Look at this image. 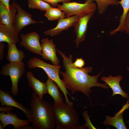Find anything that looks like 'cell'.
Segmentation results:
<instances>
[{
    "mask_svg": "<svg viewBox=\"0 0 129 129\" xmlns=\"http://www.w3.org/2000/svg\"><path fill=\"white\" fill-rule=\"evenodd\" d=\"M47 87L48 93L53 99L54 104H58L63 103L61 95L54 81L48 77L46 82Z\"/></svg>",
    "mask_w": 129,
    "mask_h": 129,
    "instance_id": "cell-20",
    "label": "cell"
},
{
    "mask_svg": "<svg viewBox=\"0 0 129 129\" xmlns=\"http://www.w3.org/2000/svg\"><path fill=\"white\" fill-rule=\"evenodd\" d=\"M118 3L122 6L123 9V12L120 16L119 23L118 27L111 32L113 34L117 32L120 31L124 21L129 10V0H121L118 1Z\"/></svg>",
    "mask_w": 129,
    "mask_h": 129,
    "instance_id": "cell-22",
    "label": "cell"
},
{
    "mask_svg": "<svg viewBox=\"0 0 129 129\" xmlns=\"http://www.w3.org/2000/svg\"><path fill=\"white\" fill-rule=\"evenodd\" d=\"M52 106L56 129H85V126L79 125V117L73 107L66 102Z\"/></svg>",
    "mask_w": 129,
    "mask_h": 129,
    "instance_id": "cell-3",
    "label": "cell"
},
{
    "mask_svg": "<svg viewBox=\"0 0 129 129\" xmlns=\"http://www.w3.org/2000/svg\"><path fill=\"white\" fill-rule=\"evenodd\" d=\"M82 115L86 121L85 125V127L88 128V129H96L91 123L89 118L90 116L88 115L87 111L86 110L83 112Z\"/></svg>",
    "mask_w": 129,
    "mask_h": 129,
    "instance_id": "cell-25",
    "label": "cell"
},
{
    "mask_svg": "<svg viewBox=\"0 0 129 129\" xmlns=\"http://www.w3.org/2000/svg\"><path fill=\"white\" fill-rule=\"evenodd\" d=\"M50 4L53 7L57 6L58 3L60 2L63 3H68L71 2V0H42Z\"/></svg>",
    "mask_w": 129,
    "mask_h": 129,
    "instance_id": "cell-27",
    "label": "cell"
},
{
    "mask_svg": "<svg viewBox=\"0 0 129 129\" xmlns=\"http://www.w3.org/2000/svg\"><path fill=\"white\" fill-rule=\"evenodd\" d=\"M41 42L43 58L50 60L54 65L59 66V62L56 54V45L53 40H50L47 37L43 38Z\"/></svg>",
    "mask_w": 129,
    "mask_h": 129,
    "instance_id": "cell-10",
    "label": "cell"
},
{
    "mask_svg": "<svg viewBox=\"0 0 129 129\" xmlns=\"http://www.w3.org/2000/svg\"><path fill=\"white\" fill-rule=\"evenodd\" d=\"M5 45L3 42L0 43V60H2L4 56V49Z\"/></svg>",
    "mask_w": 129,
    "mask_h": 129,
    "instance_id": "cell-29",
    "label": "cell"
},
{
    "mask_svg": "<svg viewBox=\"0 0 129 129\" xmlns=\"http://www.w3.org/2000/svg\"><path fill=\"white\" fill-rule=\"evenodd\" d=\"M57 7L64 12L66 17L73 15L82 16L95 12L97 8L96 4L93 1L84 3L75 2L63 3L61 5L58 4Z\"/></svg>",
    "mask_w": 129,
    "mask_h": 129,
    "instance_id": "cell-6",
    "label": "cell"
},
{
    "mask_svg": "<svg viewBox=\"0 0 129 129\" xmlns=\"http://www.w3.org/2000/svg\"><path fill=\"white\" fill-rule=\"evenodd\" d=\"M1 111L0 113V121L4 128L9 124L13 125L15 129H19L27 125L30 122L27 120H23L18 118L17 115L12 113L10 111L6 112Z\"/></svg>",
    "mask_w": 129,
    "mask_h": 129,
    "instance_id": "cell-12",
    "label": "cell"
},
{
    "mask_svg": "<svg viewBox=\"0 0 129 129\" xmlns=\"http://www.w3.org/2000/svg\"><path fill=\"white\" fill-rule=\"evenodd\" d=\"M17 9L12 4H10L9 10L4 4L0 2V24L7 26L14 25Z\"/></svg>",
    "mask_w": 129,
    "mask_h": 129,
    "instance_id": "cell-14",
    "label": "cell"
},
{
    "mask_svg": "<svg viewBox=\"0 0 129 129\" xmlns=\"http://www.w3.org/2000/svg\"><path fill=\"white\" fill-rule=\"evenodd\" d=\"M129 100H128L122 108L115 114L114 116H110L108 115L106 116V119L102 124L105 125L113 126L117 129H127L124 121L123 113L126 109L129 108Z\"/></svg>",
    "mask_w": 129,
    "mask_h": 129,
    "instance_id": "cell-17",
    "label": "cell"
},
{
    "mask_svg": "<svg viewBox=\"0 0 129 129\" xmlns=\"http://www.w3.org/2000/svg\"><path fill=\"white\" fill-rule=\"evenodd\" d=\"M19 41L18 33L14 25L7 26L0 24V42L16 44Z\"/></svg>",
    "mask_w": 129,
    "mask_h": 129,
    "instance_id": "cell-15",
    "label": "cell"
},
{
    "mask_svg": "<svg viewBox=\"0 0 129 129\" xmlns=\"http://www.w3.org/2000/svg\"><path fill=\"white\" fill-rule=\"evenodd\" d=\"M16 0H13L14 1H15Z\"/></svg>",
    "mask_w": 129,
    "mask_h": 129,
    "instance_id": "cell-36",
    "label": "cell"
},
{
    "mask_svg": "<svg viewBox=\"0 0 129 129\" xmlns=\"http://www.w3.org/2000/svg\"><path fill=\"white\" fill-rule=\"evenodd\" d=\"M40 37L36 31L21 35L20 45L32 53L41 56L42 48L39 40Z\"/></svg>",
    "mask_w": 129,
    "mask_h": 129,
    "instance_id": "cell-7",
    "label": "cell"
},
{
    "mask_svg": "<svg viewBox=\"0 0 129 129\" xmlns=\"http://www.w3.org/2000/svg\"><path fill=\"white\" fill-rule=\"evenodd\" d=\"M95 1L96 2L98 12L101 14L104 13L110 5L118 6V0H85V2Z\"/></svg>",
    "mask_w": 129,
    "mask_h": 129,
    "instance_id": "cell-21",
    "label": "cell"
},
{
    "mask_svg": "<svg viewBox=\"0 0 129 129\" xmlns=\"http://www.w3.org/2000/svg\"><path fill=\"white\" fill-rule=\"evenodd\" d=\"M120 31L125 32L129 34V10L124 21Z\"/></svg>",
    "mask_w": 129,
    "mask_h": 129,
    "instance_id": "cell-26",
    "label": "cell"
},
{
    "mask_svg": "<svg viewBox=\"0 0 129 129\" xmlns=\"http://www.w3.org/2000/svg\"><path fill=\"white\" fill-rule=\"evenodd\" d=\"M79 16L74 15L69 17L61 18L58 20L57 24L54 28H51L43 32L45 35L54 36L58 35L64 30H67L73 26L75 22Z\"/></svg>",
    "mask_w": 129,
    "mask_h": 129,
    "instance_id": "cell-11",
    "label": "cell"
},
{
    "mask_svg": "<svg viewBox=\"0 0 129 129\" xmlns=\"http://www.w3.org/2000/svg\"><path fill=\"white\" fill-rule=\"evenodd\" d=\"M0 102L1 107L6 106L14 107L23 111L28 118V120L31 123L32 120L30 110H28L22 104L15 100L11 95L9 92L0 90Z\"/></svg>",
    "mask_w": 129,
    "mask_h": 129,
    "instance_id": "cell-13",
    "label": "cell"
},
{
    "mask_svg": "<svg viewBox=\"0 0 129 129\" xmlns=\"http://www.w3.org/2000/svg\"><path fill=\"white\" fill-rule=\"evenodd\" d=\"M72 65L75 67L81 68L84 66L85 61L81 58H76V60L73 63H72Z\"/></svg>",
    "mask_w": 129,
    "mask_h": 129,
    "instance_id": "cell-28",
    "label": "cell"
},
{
    "mask_svg": "<svg viewBox=\"0 0 129 129\" xmlns=\"http://www.w3.org/2000/svg\"><path fill=\"white\" fill-rule=\"evenodd\" d=\"M126 122L128 124L129 123V120H128Z\"/></svg>",
    "mask_w": 129,
    "mask_h": 129,
    "instance_id": "cell-34",
    "label": "cell"
},
{
    "mask_svg": "<svg viewBox=\"0 0 129 129\" xmlns=\"http://www.w3.org/2000/svg\"><path fill=\"white\" fill-rule=\"evenodd\" d=\"M58 7H52L46 11L44 16L48 20L51 21L66 17L65 14Z\"/></svg>",
    "mask_w": 129,
    "mask_h": 129,
    "instance_id": "cell-23",
    "label": "cell"
},
{
    "mask_svg": "<svg viewBox=\"0 0 129 129\" xmlns=\"http://www.w3.org/2000/svg\"><path fill=\"white\" fill-rule=\"evenodd\" d=\"M26 76L28 80L29 86L32 88L34 93L39 98L43 99V95L48 93L46 83H43L36 79L30 71L27 72Z\"/></svg>",
    "mask_w": 129,
    "mask_h": 129,
    "instance_id": "cell-18",
    "label": "cell"
},
{
    "mask_svg": "<svg viewBox=\"0 0 129 129\" xmlns=\"http://www.w3.org/2000/svg\"><path fill=\"white\" fill-rule=\"evenodd\" d=\"M16 44L15 43L8 44V49L6 58L10 62H21L25 57L24 52L18 50Z\"/></svg>",
    "mask_w": 129,
    "mask_h": 129,
    "instance_id": "cell-19",
    "label": "cell"
},
{
    "mask_svg": "<svg viewBox=\"0 0 129 129\" xmlns=\"http://www.w3.org/2000/svg\"><path fill=\"white\" fill-rule=\"evenodd\" d=\"M93 12L80 16L75 22L73 26L76 34L75 41L77 48L80 43L84 40L87 29L89 21L94 14Z\"/></svg>",
    "mask_w": 129,
    "mask_h": 129,
    "instance_id": "cell-9",
    "label": "cell"
},
{
    "mask_svg": "<svg viewBox=\"0 0 129 129\" xmlns=\"http://www.w3.org/2000/svg\"><path fill=\"white\" fill-rule=\"evenodd\" d=\"M27 65L30 69L36 68L42 69L46 73L48 77L51 79L57 84L63 92L65 97V102L73 107V103L70 102L69 100L67 94L70 95L73 100L74 98L68 92L64 83L59 77V70L61 67L60 66H56L48 64L35 57L29 59L27 62Z\"/></svg>",
    "mask_w": 129,
    "mask_h": 129,
    "instance_id": "cell-4",
    "label": "cell"
},
{
    "mask_svg": "<svg viewBox=\"0 0 129 129\" xmlns=\"http://www.w3.org/2000/svg\"><path fill=\"white\" fill-rule=\"evenodd\" d=\"M0 129H5V128L3 126L1 122L0 123Z\"/></svg>",
    "mask_w": 129,
    "mask_h": 129,
    "instance_id": "cell-33",
    "label": "cell"
},
{
    "mask_svg": "<svg viewBox=\"0 0 129 129\" xmlns=\"http://www.w3.org/2000/svg\"><path fill=\"white\" fill-rule=\"evenodd\" d=\"M10 0H0V2H1L5 5L8 9L9 10Z\"/></svg>",
    "mask_w": 129,
    "mask_h": 129,
    "instance_id": "cell-31",
    "label": "cell"
},
{
    "mask_svg": "<svg viewBox=\"0 0 129 129\" xmlns=\"http://www.w3.org/2000/svg\"><path fill=\"white\" fill-rule=\"evenodd\" d=\"M37 96L32 93L30 103L31 123L34 129H54L56 124L52 106Z\"/></svg>",
    "mask_w": 129,
    "mask_h": 129,
    "instance_id": "cell-2",
    "label": "cell"
},
{
    "mask_svg": "<svg viewBox=\"0 0 129 129\" xmlns=\"http://www.w3.org/2000/svg\"><path fill=\"white\" fill-rule=\"evenodd\" d=\"M21 129H34V127H32L29 126H25L22 128Z\"/></svg>",
    "mask_w": 129,
    "mask_h": 129,
    "instance_id": "cell-32",
    "label": "cell"
},
{
    "mask_svg": "<svg viewBox=\"0 0 129 129\" xmlns=\"http://www.w3.org/2000/svg\"><path fill=\"white\" fill-rule=\"evenodd\" d=\"M127 70L129 71V67H127Z\"/></svg>",
    "mask_w": 129,
    "mask_h": 129,
    "instance_id": "cell-35",
    "label": "cell"
},
{
    "mask_svg": "<svg viewBox=\"0 0 129 129\" xmlns=\"http://www.w3.org/2000/svg\"><path fill=\"white\" fill-rule=\"evenodd\" d=\"M12 4L17 10L14 26L18 33L27 25L43 22V21H38L33 20L32 19V15L23 9L19 5L14 2H12Z\"/></svg>",
    "mask_w": 129,
    "mask_h": 129,
    "instance_id": "cell-8",
    "label": "cell"
},
{
    "mask_svg": "<svg viewBox=\"0 0 129 129\" xmlns=\"http://www.w3.org/2000/svg\"><path fill=\"white\" fill-rule=\"evenodd\" d=\"M12 107L10 106H7V107L5 108L1 107L0 108V111L1 112L4 111L6 112L8 111H10L12 110Z\"/></svg>",
    "mask_w": 129,
    "mask_h": 129,
    "instance_id": "cell-30",
    "label": "cell"
},
{
    "mask_svg": "<svg viewBox=\"0 0 129 129\" xmlns=\"http://www.w3.org/2000/svg\"><path fill=\"white\" fill-rule=\"evenodd\" d=\"M123 78L121 75L113 76L110 75L108 77H102L101 79L105 82L111 88L113 93L112 97L117 94L120 95L122 97L126 99L129 98V94L124 91L122 89L119 84Z\"/></svg>",
    "mask_w": 129,
    "mask_h": 129,
    "instance_id": "cell-16",
    "label": "cell"
},
{
    "mask_svg": "<svg viewBox=\"0 0 129 129\" xmlns=\"http://www.w3.org/2000/svg\"><path fill=\"white\" fill-rule=\"evenodd\" d=\"M30 9H38L46 11L52 7L49 4L42 0H27Z\"/></svg>",
    "mask_w": 129,
    "mask_h": 129,
    "instance_id": "cell-24",
    "label": "cell"
},
{
    "mask_svg": "<svg viewBox=\"0 0 129 129\" xmlns=\"http://www.w3.org/2000/svg\"><path fill=\"white\" fill-rule=\"evenodd\" d=\"M57 51L63 58V65L65 69L64 72L59 71V74L62 76V80L65 87L71 91L72 94L77 92H81L87 96L91 102L90 94L92 92V87H100L103 89L110 88L106 83L103 84L98 82V78L102 72L96 75H90L88 73L91 72V67L81 68L75 67L72 64L71 55L68 58L63 52L58 50Z\"/></svg>",
    "mask_w": 129,
    "mask_h": 129,
    "instance_id": "cell-1",
    "label": "cell"
},
{
    "mask_svg": "<svg viewBox=\"0 0 129 129\" xmlns=\"http://www.w3.org/2000/svg\"><path fill=\"white\" fill-rule=\"evenodd\" d=\"M24 63L10 62L5 64L1 68L0 73L5 76H9L12 86L11 93L14 96L17 95L19 91L18 84L19 80L24 74L25 71Z\"/></svg>",
    "mask_w": 129,
    "mask_h": 129,
    "instance_id": "cell-5",
    "label": "cell"
}]
</instances>
